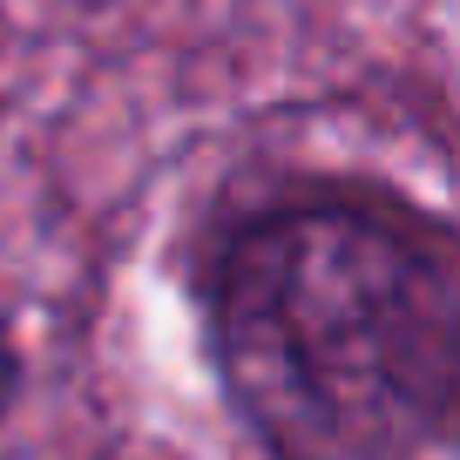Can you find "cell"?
<instances>
[{
	"label": "cell",
	"mask_w": 460,
	"mask_h": 460,
	"mask_svg": "<svg viewBox=\"0 0 460 460\" xmlns=\"http://www.w3.org/2000/svg\"><path fill=\"white\" fill-rule=\"evenodd\" d=\"M21 400H28V345H21V332L0 318V433L14 427Z\"/></svg>",
	"instance_id": "cell-2"
},
{
	"label": "cell",
	"mask_w": 460,
	"mask_h": 460,
	"mask_svg": "<svg viewBox=\"0 0 460 460\" xmlns=\"http://www.w3.org/2000/svg\"><path fill=\"white\" fill-rule=\"evenodd\" d=\"M190 318L258 460H460V224L400 183L291 170L217 190Z\"/></svg>",
	"instance_id": "cell-1"
}]
</instances>
